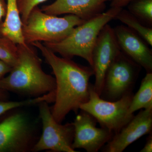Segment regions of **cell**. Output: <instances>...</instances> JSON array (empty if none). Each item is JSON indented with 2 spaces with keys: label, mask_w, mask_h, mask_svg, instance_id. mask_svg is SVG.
<instances>
[{
  "label": "cell",
  "mask_w": 152,
  "mask_h": 152,
  "mask_svg": "<svg viewBox=\"0 0 152 152\" xmlns=\"http://www.w3.org/2000/svg\"><path fill=\"white\" fill-rule=\"evenodd\" d=\"M39 50L55 76L56 89L51 111L55 120L61 123L70 112H77L88 100L89 81L94 75L91 67L80 65L70 59L58 56L41 42L31 44Z\"/></svg>",
  "instance_id": "6da1fadb"
},
{
  "label": "cell",
  "mask_w": 152,
  "mask_h": 152,
  "mask_svg": "<svg viewBox=\"0 0 152 152\" xmlns=\"http://www.w3.org/2000/svg\"><path fill=\"white\" fill-rule=\"evenodd\" d=\"M18 59L10 74L0 80V89L38 97L56 92L55 77L44 72L42 61L31 45H17Z\"/></svg>",
  "instance_id": "7a4b0ae2"
},
{
  "label": "cell",
  "mask_w": 152,
  "mask_h": 152,
  "mask_svg": "<svg viewBox=\"0 0 152 152\" xmlns=\"http://www.w3.org/2000/svg\"><path fill=\"white\" fill-rule=\"evenodd\" d=\"M122 9L111 7L106 12L76 27L63 40L43 44L63 58L72 59L75 56L81 57L88 63L91 67L93 50L99 34L105 25L115 19Z\"/></svg>",
  "instance_id": "3957f363"
},
{
  "label": "cell",
  "mask_w": 152,
  "mask_h": 152,
  "mask_svg": "<svg viewBox=\"0 0 152 152\" xmlns=\"http://www.w3.org/2000/svg\"><path fill=\"white\" fill-rule=\"evenodd\" d=\"M85 21L75 15L59 18L49 15L37 7L31 11L26 23L22 25L24 41L28 45L37 42H60Z\"/></svg>",
  "instance_id": "277c9868"
},
{
  "label": "cell",
  "mask_w": 152,
  "mask_h": 152,
  "mask_svg": "<svg viewBox=\"0 0 152 152\" xmlns=\"http://www.w3.org/2000/svg\"><path fill=\"white\" fill-rule=\"evenodd\" d=\"M133 95L132 93L118 100H106L98 95L91 85L88 100L81 105L80 110L90 114L102 127L109 130L114 134L134 116L128 113Z\"/></svg>",
  "instance_id": "5b68a950"
},
{
  "label": "cell",
  "mask_w": 152,
  "mask_h": 152,
  "mask_svg": "<svg viewBox=\"0 0 152 152\" xmlns=\"http://www.w3.org/2000/svg\"><path fill=\"white\" fill-rule=\"evenodd\" d=\"M49 103L44 101L39 105V116L42 124V133L32 151H51L56 152H76L72 148L74 127L72 123L62 124L52 115Z\"/></svg>",
  "instance_id": "8992f818"
},
{
  "label": "cell",
  "mask_w": 152,
  "mask_h": 152,
  "mask_svg": "<svg viewBox=\"0 0 152 152\" xmlns=\"http://www.w3.org/2000/svg\"><path fill=\"white\" fill-rule=\"evenodd\" d=\"M140 67L121 51L107 71L101 97L115 101L132 93Z\"/></svg>",
  "instance_id": "52a82bcc"
},
{
  "label": "cell",
  "mask_w": 152,
  "mask_h": 152,
  "mask_svg": "<svg viewBox=\"0 0 152 152\" xmlns=\"http://www.w3.org/2000/svg\"><path fill=\"white\" fill-rule=\"evenodd\" d=\"M36 143L33 127L24 114H12L0 122V152L32 151Z\"/></svg>",
  "instance_id": "ba28073f"
},
{
  "label": "cell",
  "mask_w": 152,
  "mask_h": 152,
  "mask_svg": "<svg viewBox=\"0 0 152 152\" xmlns=\"http://www.w3.org/2000/svg\"><path fill=\"white\" fill-rule=\"evenodd\" d=\"M121 52L114 29L107 24L99 34L92 53L91 68L95 77L93 86L100 96L107 71Z\"/></svg>",
  "instance_id": "9c48e42d"
},
{
  "label": "cell",
  "mask_w": 152,
  "mask_h": 152,
  "mask_svg": "<svg viewBox=\"0 0 152 152\" xmlns=\"http://www.w3.org/2000/svg\"><path fill=\"white\" fill-rule=\"evenodd\" d=\"M96 122L92 116L81 110L72 123L74 149H83L88 152H97L110 140L113 133L105 128L97 127Z\"/></svg>",
  "instance_id": "30bf717a"
},
{
  "label": "cell",
  "mask_w": 152,
  "mask_h": 152,
  "mask_svg": "<svg viewBox=\"0 0 152 152\" xmlns=\"http://www.w3.org/2000/svg\"><path fill=\"white\" fill-rule=\"evenodd\" d=\"M152 129V109H142L121 130L114 134L102 151L105 152L124 151L140 138L151 133Z\"/></svg>",
  "instance_id": "8fae6325"
},
{
  "label": "cell",
  "mask_w": 152,
  "mask_h": 152,
  "mask_svg": "<svg viewBox=\"0 0 152 152\" xmlns=\"http://www.w3.org/2000/svg\"><path fill=\"white\" fill-rule=\"evenodd\" d=\"M114 29L121 50L147 72H152V53L147 43L137 34L124 26Z\"/></svg>",
  "instance_id": "7c38bea8"
},
{
  "label": "cell",
  "mask_w": 152,
  "mask_h": 152,
  "mask_svg": "<svg viewBox=\"0 0 152 152\" xmlns=\"http://www.w3.org/2000/svg\"><path fill=\"white\" fill-rule=\"evenodd\" d=\"M108 1L110 0H56L41 10L49 15H73L87 21L102 13Z\"/></svg>",
  "instance_id": "4fadbf2b"
},
{
  "label": "cell",
  "mask_w": 152,
  "mask_h": 152,
  "mask_svg": "<svg viewBox=\"0 0 152 152\" xmlns=\"http://www.w3.org/2000/svg\"><path fill=\"white\" fill-rule=\"evenodd\" d=\"M22 23L17 0H7V13L4 21L0 25V34L16 45L26 44L22 34Z\"/></svg>",
  "instance_id": "5bb4252c"
},
{
  "label": "cell",
  "mask_w": 152,
  "mask_h": 152,
  "mask_svg": "<svg viewBox=\"0 0 152 152\" xmlns=\"http://www.w3.org/2000/svg\"><path fill=\"white\" fill-rule=\"evenodd\" d=\"M152 109V72H147L139 89L133 95L128 110L129 115L142 109Z\"/></svg>",
  "instance_id": "9a60e30c"
},
{
  "label": "cell",
  "mask_w": 152,
  "mask_h": 152,
  "mask_svg": "<svg viewBox=\"0 0 152 152\" xmlns=\"http://www.w3.org/2000/svg\"><path fill=\"white\" fill-rule=\"evenodd\" d=\"M115 19L119 20L126 25L128 27L137 34L150 45H152V29L142 24L141 21L130 12L126 10H121L118 14Z\"/></svg>",
  "instance_id": "2e32d148"
},
{
  "label": "cell",
  "mask_w": 152,
  "mask_h": 152,
  "mask_svg": "<svg viewBox=\"0 0 152 152\" xmlns=\"http://www.w3.org/2000/svg\"><path fill=\"white\" fill-rule=\"evenodd\" d=\"M18 59L17 45L8 38L0 36V60L12 68L16 64Z\"/></svg>",
  "instance_id": "e0dca14e"
},
{
  "label": "cell",
  "mask_w": 152,
  "mask_h": 152,
  "mask_svg": "<svg viewBox=\"0 0 152 152\" xmlns=\"http://www.w3.org/2000/svg\"><path fill=\"white\" fill-rule=\"evenodd\" d=\"M129 12L140 21L152 25V0H137L130 5Z\"/></svg>",
  "instance_id": "ac0fdd59"
},
{
  "label": "cell",
  "mask_w": 152,
  "mask_h": 152,
  "mask_svg": "<svg viewBox=\"0 0 152 152\" xmlns=\"http://www.w3.org/2000/svg\"><path fill=\"white\" fill-rule=\"evenodd\" d=\"M47 0H17L20 16L23 24L25 23L33 9Z\"/></svg>",
  "instance_id": "d6986e66"
},
{
  "label": "cell",
  "mask_w": 152,
  "mask_h": 152,
  "mask_svg": "<svg viewBox=\"0 0 152 152\" xmlns=\"http://www.w3.org/2000/svg\"><path fill=\"white\" fill-rule=\"evenodd\" d=\"M22 101L0 100V116L13 109L20 107L23 106Z\"/></svg>",
  "instance_id": "ffe728a7"
},
{
  "label": "cell",
  "mask_w": 152,
  "mask_h": 152,
  "mask_svg": "<svg viewBox=\"0 0 152 152\" xmlns=\"http://www.w3.org/2000/svg\"><path fill=\"white\" fill-rule=\"evenodd\" d=\"M12 67L4 62L0 60V80L6 74L10 73Z\"/></svg>",
  "instance_id": "44dd1931"
},
{
  "label": "cell",
  "mask_w": 152,
  "mask_h": 152,
  "mask_svg": "<svg viewBox=\"0 0 152 152\" xmlns=\"http://www.w3.org/2000/svg\"><path fill=\"white\" fill-rule=\"evenodd\" d=\"M132 0H110L111 7L121 8L127 5Z\"/></svg>",
  "instance_id": "7402d4cb"
},
{
  "label": "cell",
  "mask_w": 152,
  "mask_h": 152,
  "mask_svg": "<svg viewBox=\"0 0 152 152\" xmlns=\"http://www.w3.org/2000/svg\"><path fill=\"white\" fill-rule=\"evenodd\" d=\"M140 152H152V133H150L148 137L147 140L143 148L140 151Z\"/></svg>",
  "instance_id": "603a6c76"
},
{
  "label": "cell",
  "mask_w": 152,
  "mask_h": 152,
  "mask_svg": "<svg viewBox=\"0 0 152 152\" xmlns=\"http://www.w3.org/2000/svg\"><path fill=\"white\" fill-rule=\"evenodd\" d=\"M7 13V2L6 0H0V23Z\"/></svg>",
  "instance_id": "cb8c5ba5"
},
{
  "label": "cell",
  "mask_w": 152,
  "mask_h": 152,
  "mask_svg": "<svg viewBox=\"0 0 152 152\" xmlns=\"http://www.w3.org/2000/svg\"><path fill=\"white\" fill-rule=\"evenodd\" d=\"M5 92L6 91L0 89V100L4 101V100L7 98Z\"/></svg>",
  "instance_id": "d4e9b609"
}]
</instances>
